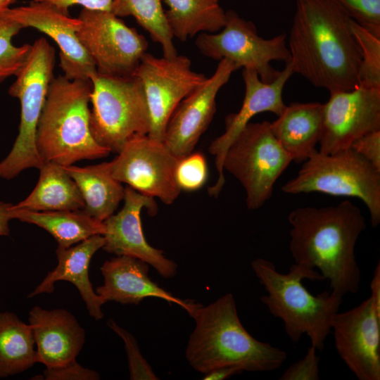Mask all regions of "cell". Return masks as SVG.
I'll use <instances>...</instances> for the list:
<instances>
[{"instance_id": "37", "label": "cell", "mask_w": 380, "mask_h": 380, "mask_svg": "<svg viewBox=\"0 0 380 380\" xmlns=\"http://www.w3.org/2000/svg\"><path fill=\"white\" fill-rule=\"evenodd\" d=\"M350 148L380 170V130L363 135Z\"/></svg>"}, {"instance_id": "33", "label": "cell", "mask_w": 380, "mask_h": 380, "mask_svg": "<svg viewBox=\"0 0 380 380\" xmlns=\"http://www.w3.org/2000/svg\"><path fill=\"white\" fill-rule=\"evenodd\" d=\"M107 324L124 341L127 356L129 379L132 380H158L152 367L143 357L136 338L128 331L110 319Z\"/></svg>"}, {"instance_id": "28", "label": "cell", "mask_w": 380, "mask_h": 380, "mask_svg": "<svg viewBox=\"0 0 380 380\" xmlns=\"http://www.w3.org/2000/svg\"><path fill=\"white\" fill-rule=\"evenodd\" d=\"M29 324L11 312H0V378L23 372L37 362Z\"/></svg>"}, {"instance_id": "1", "label": "cell", "mask_w": 380, "mask_h": 380, "mask_svg": "<svg viewBox=\"0 0 380 380\" xmlns=\"http://www.w3.org/2000/svg\"><path fill=\"white\" fill-rule=\"evenodd\" d=\"M351 20L331 0H296L288 44L293 72L329 93L359 86L362 55Z\"/></svg>"}, {"instance_id": "42", "label": "cell", "mask_w": 380, "mask_h": 380, "mask_svg": "<svg viewBox=\"0 0 380 380\" xmlns=\"http://www.w3.org/2000/svg\"><path fill=\"white\" fill-rule=\"evenodd\" d=\"M15 1V0H0V18Z\"/></svg>"}, {"instance_id": "29", "label": "cell", "mask_w": 380, "mask_h": 380, "mask_svg": "<svg viewBox=\"0 0 380 380\" xmlns=\"http://www.w3.org/2000/svg\"><path fill=\"white\" fill-rule=\"evenodd\" d=\"M110 11L120 18L134 17L152 40L160 45L163 56L173 58L178 54L161 0H113Z\"/></svg>"}, {"instance_id": "13", "label": "cell", "mask_w": 380, "mask_h": 380, "mask_svg": "<svg viewBox=\"0 0 380 380\" xmlns=\"http://www.w3.org/2000/svg\"><path fill=\"white\" fill-rule=\"evenodd\" d=\"M179 159L163 141L144 134L128 140L109 164L111 174L117 180L169 205L181 191L175 179Z\"/></svg>"}, {"instance_id": "19", "label": "cell", "mask_w": 380, "mask_h": 380, "mask_svg": "<svg viewBox=\"0 0 380 380\" xmlns=\"http://www.w3.org/2000/svg\"><path fill=\"white\" fill-rule=\"evenodd\" d=\"M237 70L232 61H219L214 73L177 106L166 125L163 141L176 157L193 152L215 113L219 91Z\"/></svg>"}, {"instance_id": "41", "label": "cell", "mask_w": 380, "mask_h": 380, "mask_svg": "<svg viewBox=\"0 0 380 380\" xmlns=\"http://www.w3.org/2000/svg\"><path fill=\"white\" fill-rule=\"evenodd\" d=\"M11 205V203L0 201V236L9 235V222L11 220L9 215Z\"/></svg>"}, {"instance_id": "14", "label": "cell", "mask_w": 380, "mask_h": 380, "mask_svg": "<svg viewBox=\"0 0 380 380\" xmlns=\"http://www.w3.org/2000/svg\"><path fill=\"white\" fill-rule=\"evenodd\" d=\"M380 130V88L360 84L330 93L324 103L319 152L332 154L350 148L363 135Z\"/></svg>"}, {"instance_id": "4", "label": "cell", "mask_w": 380, "mask_h": 380, "mask_svg": "<svg viewBox=\"0 0 380 380\" xmlns=\"http://www.w3.org/2000/svg\"><path fill=\"white\" fill-rule=\"evenodd\" d=\"M251 265L267 292L260 300L274 317L283 321L291 341L296 343L306 334L311 345L322 350L343 296L332 291L317 296L308 291L302 284L303 279L323 278L317 271L305 265L295 262L286 274L278 272L272 261L264 258L253 260Z\"/></svg>"}, {"instance_id": "17", "label": "cell", "mask_w": 380, "mask_h": 380, "mask_svg": "<svg viewBox=\"0 0 380 380\" xmlns=\"http://www.w3.org/2000/svg\"><path fill=\"white\" fill-rule=\"evenodd\" d=\"M123 201L122 208L103 221L105 243L102 248L117 256L126 255L140 259L152 266L164 278L175 277L177 263L166 258L162 250L151 246L143 232L141 212L146 208L151 215L157 213L154 198L127 186Z\"/></svg>"}, {"instance_id": "38", "label": "cell", "mask_w": 380, "mask_h": 380, "mask_svg": "<svg viewBox=\"0 0 380 380\" xmlns=\"http://www.w3.org/2000/svg\"><path fill=\"white\" fill-rule=\"evenodd\" d=\"M49 3L60 11L68 13V8L72 6H81L90 11H110L113 0H34Z\"/></svg>"}, {"instance_id": "18", "label": "cell", "mask_w": 380, "mask_h": 380, "mask_svg": "<svg viewBox=\"0 0 380 380\" xmlns=\"http://www.w3.org/2000/svg\"><path fill=\"white\" fill-rule=\"evenodd\" d=\"M293 74L289 63L285 64L279 75L271 82H262L253 70L243 69L242 77L245 84V95L241 108L229 114L224 120V132L215 139L208 151L215 156L217 179L208 188V193L217 197L225 184L223 170L224 156L232 143L256 115L270 112L280 115L286 108L282 98L283 90L289 77Z\"/></svg>"}, {"instance_id": "39", "label": "cell", "mask_w": 380, "mask_h": 380, "mask_svg": "<svg viewBox=\"0 0 380 380\" xmlns=\"http://www.w3.org/2000/svg\"><path fill=\"white\" fill-rule=\"evenodd\" d=\"M243 371L234 367H221L213 369L204 374L203 380H224L242 373Z\"/></svg>"}, {"instance_id": "9", "label": "cell", "mask_w": 380, "mask_h": 380, "mask_svg": "<svg viewBox=\"0 0 380 380\" xmlns=\"http://www.w3.org/2000/svg\"><path fill=\"white\" fill-rule=\"evenodd\" d=\"M292 162L277 140L270 122H250L226 152L223 170L242 185L249 210H256L272 196L273 187Z\"/></svg>"}, {"instance_id": "40", "label": "cell", "mask_w": 380, "mask_h": 380, "mask_svg": "<svg viewBox=\"0 0 380 380\" xmlns=\"http://www.w3.org/2000/svg\"><path fill=\"white\" fill-rule=\"evenodd\" d=\"M371 298L376 310L380 312V263L376 265L370 282Z\"/></svg>"}, {"instance_id": "36", "label": "cell", "mask_w": 380, "mask_h": 380, "mask_svg": "<svg viewBox=\"0 0 380 380\" xmlns=\"http://www.w3.org/2000/svg\"><path fill=\"white\" fill-rule=\"evenodd\" d=\"M42 377L46 380L100 379L96 371L82 367L76 360L58 367H46Z\"/></svg>"}, {"instance_id": "26", "label": "cell", "mask_w": 380, "mask_h": 380, "mask_svg": "<svg viewBox=\"0 0 380 380\" xmlns=\"http://www.w3.org/2000/svg\"><path fill=\"white\" fill-rule=\"evenodd\" d=\"M12 205V204H11ZM12 219L36 224L47 231L59 246L68 248L105 231L101 222L79 210L36 211L9 207Z\"/></svg>"}, {"instance_id": "7", "label": "cell", "mask_w": 380, "mask_h": 380, "mask_svg": "<svg viewBox=\"0 0 380 380\" xmlns=\"http://www.w3.org/2000/svg\"><path fill=\"white\" fill-rule=\"evenodd\" d=\"M281 190L358 198L369 210L372 226L380 223V170L351 148L332 154L317 151Z\"/></svg>"}, {"instance_id": "32", "label": "cell", "mask_w": 380, "mask_h": 380, "mask_svg": "<svg viewBox=\"0 0 380 380\" xmlns=\"http://www.w3.org/2000/svg\"><path fill=\"white\" fill-rule=\"evenodd\" d=\"M208 179V166L203 154L195 152L180 158L175 168V179L181 191L201 189Z\"/></svg>"}, {"instance_id": "10", "label": "cell", "mask_w": 380, "mask_h": 380, "mask_svg": "<svg viewBox=\"0 0 380 380\" xmlns=\"http://www.w3.org/2000/svg\"><path fill=\"white\" fill-rule=\"evenodd\" d=\"M195 45L206 57L229 60L238 70H255L264 82L274 81L281 72L272 66V61L286 64L291 61L285 34L264 39L258 34L253 22L240 17L233 10L226 11V22L220 31L199 34Z\"/></svg>"}, {"instance_id": "27", "label": "cell", "mask_w": 380, "mask_h": 380, "mask_svg": "<svg viewBox=\"0 0 380 380\" xmlns=\"http://www.w3.org/2000/svg\"><path fill=\"white\" fill-rule=\"evenodd\" d=\"M167 22L173 37L186 42L203 32L220 31L226 22V11L220 0H163Z\"/></svg>"}, {"instance_id": "31", "label": "cell", "mask_w": 380, "mask_h": 380, "mask_svg": "<svg viewBox=\"0 0 380 380\" xmlns=\"http://www.w3.org/2000/svg\"><path fill=\"white\" fill-rule=\"evenodd\" d=\"M350 25L362 55L360 84L380 88V37L353 20Z\"/></svg>"}, {"instance_id": "25", "label": "cell", "mask_w": 380, "mask_h": 380, "mask_svg": "<svg viewBox=\"0 0 380 380\" xmlns=\"http://www.w3.org/2000/svg\"><path fill=\"white\" fill-rule=\"evenodd\" d=\"M38 182L31 194L12 208L36 211L83 210L80 191L64 166L44 163L39 168Z\"/></svg>"}, {"instance_id": "23", "label": "cell", "mask_w": 380, "mask_h": 380, "mask_svg": "<svg viewBox=\"0 0 380 380\" xmlns=\"http://www.w3.org/2000/svg\"><path fill=\"white\" fill-rule=\"evenodd\" d=\"M324 103H291L270 122L272 134L292 161H305L317 150L322 133Z\"/></svg>"}, {"instance_id": "5", "label": "cell", "mask_w": 380, "mask_h": 380, "mask_svg": "<svg viewBox=\"0 0 380 380\" xmlns=\"http://www.w3.org/2000/svg\"><path fill=\"white\" fill-rule=\"evenodd\" d=\"M90 80H52L37 129L36 145L44 163L68 166L84 159L107 157L90 128Z\"/></svg>"}, {"instance_id": "6", "label": "cell", "mask_w": 380, "mask_h": 380, "mask_svg": "<svg viewBox=\"0 0 380 380\" xmlns=\"http://www.w3.org/2000/svg\"><path fill=\"white\" fill-rule=\"evenodd\" d=\"M54 48L45 37L31 44L24 65L15 75L8 94L20 104L18 134L8 156L0 162V178L11 179L30 167L40 168L42 161L36 145L37 129L47 92L54 78Z\"/></svg>"}, {"instance_id": "22", "label": "cell", "mask_w": 380, "mask_h": 380, "mask_svg": "<svg viewBox=\"0 0 380 380\" xmlns=\"http://www.w3.org/2000/svg\"><path fill=\"white\" fill-rule=\"evenodd\" d=\"M105 243L103 235L96 234L78 243L76 246L63 248L58 246L56 251L58 265L49 272L42 281L30 293L28 298L42 293H51L58 281L72 283L78 289L86 304L89 315L96 320L101 319L103 302L94 291L89 278V266L94 253Z\"/></svg>"}, {"instance_id": "11", "label": "cell", "mask_w": 380, "mask_h": 380, "mask_svg": "<svg viewBox=\"0 0 380 380\" xmlns=\"http://www.w3.org/2000/svg\"><path fill=\"white\" fill-rule=\"evenodd\" d=\"M77 37L94 61L97 72L113 77L134 75L148 42L111 11L82 8Z\"/></svg>"}, {"instance_id": "24", "label": "cell", "mask_w": 380, "mask_h": 380, "mask_svg": "<svg viewBox=\"0 0 380 380\" xmlns=\"http://www.w3.org/2000/svg\"><path fill=\"white\" fill-rule=\"evenodd\" d=\"M64 168L76 183L84 203L82 210L89 216L103 222L124 199L125 188L112 175L109 162Z\"/></svg>"}, {"instance_id": "35", "label": "cell", "mask_w": 380, "mask_h": 380, "mask_svg": "<svg viewBox=\"0 0 380 380\" xmlns=\"http://www.w3.org/2000/svg\"><path fill=\"white\" fill-rule=\"evenodd\" d=\"M317 348L310 345L301 360L290 365L281 374V380H318L319 356Z\"/></svg>"}, {"instance_id": "2", "label": "cell", "mask_w": 380, "mask_h": 380, "mask_svg": "<svg viewBox=\"0 0 380 380\" xmlns=\"http://www.w3.org/2000/svg\"><path fill=\"white\" fill-rule=\"evenodd\" d=\"M289 249L296 263L317 268L331 291L356 293L361 271L355 245L366 228L361 210L349 201L334 206L301 207L288 215Z\"/></svg>"}, {"instance_id": "16", "label": "cell", "mask_w": 380, "mask_h": 380, "mask_svg": "<svg viewBox=\"0 0 380 380\" xmlns=\"http://www.w3.org/2000/svg\"><path fill=\"white\" fill-rule=\"evenodd\" d=\"M2 16L23 28L32 27L49 37L59 49V66L66 78L90 80L97 72L77 37L78 18H72L49 3L34 0L27 5L11 7Z\"/></svg>"}, {"instance_id": "8", "label": "cell", "mask_w": 380, "mask_h": 380, "mask_svg": "<svg viewBox=\"0 0 380 380\" xmlns=\"http://www.w3.org/2000/svg\"><path fill=\"white\" fill-rule=\"evenodd\" d=\"M90 81V128L100 145L118 153L133 137L148 134V110L136 75L113 77L96 72Z\"/></svg>"}, {"instance_id": "12", "label": "cell", "mask_w": 380, "mask_h": 380, "mask_svg": "<svg viewBox=\"0 0 380 380\" xmlns=\"http://www.w3.org/2000/svg\"><path fill=\"white\" fill-rule=\"evenodd\" d=\"M144 89L150 118L148 136L163 141L168 120L179 103L200 87L205 75L194 71L190 58L156 57L146 53L134 73Z\"/></svg>"}, {"instance_id": "20", "label": "cell", "mask_w": 380, "mask_h": 380, "mask_svg": "<svg viewBox=\"0 0 380 380\" xmlns=\"http://www.w3.org/2000/svg\"><path fill=\"white\" fill-rule=\"evenodd\" d=\"M149 265L133 257L118 255L101 266L103 284L96 289L103 303L115 301L122 305H139L146 298H158L176 304L190 315L196 305L182 300L160 287L148 276Z\"/></svg>"}, {"instance_id": "34", "label": "cell", "mask_w": 380, "mask_h": 380, "mask_svg": "<svg viewBox=\"0 0 380 380\" xmlns=\"http://www.w3.org/2000/svg\"><path fill=\"white\" fill-rule=\"evenodd\" d=\"M352 20L380 37V0H331Z\"/></svg>"}, {"instance_id": "30", "label": "cell", "mask_w": 380, "mask_h": 380, "mask_svg": "<svg viewBox=\"0 0 380 380\" xmlns=\"http://www.w3.org/2000/svg\"><path fill=\"white\" fill-rule=\"evenodd\" d=\"M22 29L18 23L6 17L0 18V83L15 76L28 57L31 44H13V38Z\"/></svg>"}, {"instance_id": "21", "label": "cell", "mask_w": 380, "mask_h": 380, "mask_svg": "<svg viewBox=\"0 0 380 380\" xmlns=\"http://www.w3.org/2000/svg\"><path fill=\"white\" fill-rule=\"evenodd\" d=\"M28 321L37 346V362L55 367L76 360L85 342V331L72 314L64 309L34 306Z\"/></svg>"}, {"instance_id": "3", "label": "cell", "mask_w": 380, "mask_h": 380, "mask_svg": "<svg viewBox=\"0 0 380 380\" xmlns=\"http://www.w3.org/2000/svg\"><path fill=\"white\" fill-rule=\"evenodd\" d=\"M190 316L195 327L189 336L185 357L202 374L221 367L243 372H272L285 362L287 353L258 341L244 328L231 293L208 305L196 303Z\"/></svg>"}, {"instance_id": "15", "label": "cell", "mask_w": 380, "mask_h": 380, "mask_svg": "<svg viewBox=\"0 0 380 380\" xmlns=\"http://www.w3.org/2000/svg\"><path fill=\"white\" fill-rule=\"evenodd\" d=\"M331 331L338 355L359 380L380 379V312L371 297L338 312Z\"/></svg>"}]
</instances>
